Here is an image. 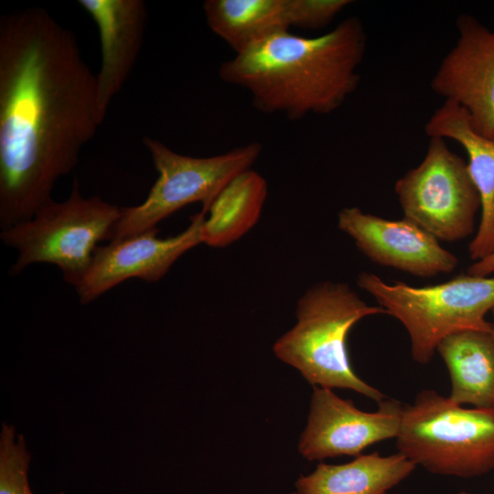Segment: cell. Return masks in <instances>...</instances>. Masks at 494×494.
I'll use <instances>...</instances> for the list:
<instances>
[{"instance_id": "6da1fadb", "label": "cell", "mask_w": 494, "mask_h": 494, "mask_svg": "<svg viewBox=\"0 0 494 494\" xmlns=\"http://www.w3.org/2000/svg\"><path fill=\"white\" fill-rule=\"evenodd\" d=\"M102 121L73 32L47 10L0 19V226L29 220Z\"/></svg>"}, {"instance_id": "7a4b0ae2", "label": "cell", "mask_w": 494, "mask_h": 494, "mask_svg": "<svg viewBox=\"0 0 494 494\" xmlns=\"http://www.w3.org/2000/svg\"><path fill=\"white\" fill-rule=\"evenodd\" d=\"M366 44L361 20L349 16L318 37L286 31L260 40L222 62L219 75L247 90L262 113L292 121L329 114L357 90Z\"/></svg>"}, {"instance_id": "3957f363", "label": "cell", "mask_w": 494, "mask_h": 494, "mask_svg": "<svg viewBox=\"0 0 494 494\" xmlns=\"http://www.w3.org/2000/svg\"><path fill=\"white\" fill-rule=\"evenodd\" d=\"M379 314L385 310L369 306L348 284L317 283L299 298L296 322L274 342V353L313 387L352 390L380 403L386 395L356 374L347 349L351 328Z\"/></svg>"}, {"instance_id": "277c9868", "label": "cell", "mask_w": 494, "mask_h": 494, "mask_svg": "<svg viewBox=\"0 0 494 494\" xmlns=\"http://www.w3.org/2000/svg\"><path fill=\"white\" fill-rule=\"evenodd\" d=\"M358 285L405 328L414 361L427 364L438 344L464 330L492 332L486 320L494 308V276L460 274L424 287L403 282L388 284L372 273L362 272Z\"/></svg>"}, {"instance_id": "5b68a950", "label": "cell", "mask_w": 494, "mask_h": 494, "mask_svg": "<svg viewBox=\"0 0 494 494\" xmlns=\"http://www.w3.org/2000/svg\"><path fill=\"white\" fill-rule=\"evenodd\" d=\"M398 452L428 472L458 478L494 469V408H466L433 390L404 404Z\"/></svg>"}, {"instance_id": "8992f818", "label": "cell", "mask_w": 494, "mask_h": 494, "mask_svg": "<svg viewBox=\"0 0 494 494\" xmlns=\"http://www.w3.org/2000/svg\"><path fill=\"white\" fill-rule=\"evenodd\" d=\"M121 208L94 196H81L77 180L69 198L52 199L29 220L2 231L3 242L18 252L10 269L18 274L35 263H52L74 286L88 270L98 243L110 240Z\"/></svg>"}, {"instance_id": "52a82bcc", "label": "cell", "mask_w": 494, "mask_h": 494, "mask_svg": "<svg viewBox=\"0 0 494 494\" xmlns=\"http://www.w3.org/2000/svg\"><path fill=\"white\" fill-rule=\"evenodd\" d=\"M143 143L159 176L143 203L121 208L110 242L156 228L194 202H201V211L207 213L224 188L251 169L263 151L260 143L252 142L220 155L194 157L177 154L157 139L145 137Z\"/></svg>"}, {"instance_id": "ba28073f", "label": "cell", "mask_w": 494, "mask_h": 494, "mask_svg": "<svg viewBox=\"0 0 494 494\" xmlns=\"http://www.w3.org/2000/svg\"><path fill=\"white\" fill-rule=\"evenodd\" d=\"M404 218L438 241L456 242L474 230L479 196L467 164L446 140L430 138L423 161L394 185Z\"/></svg>"}, {"instance_id": "9c48e42d", "label": "cell", "mask_w": 494, "mask_h": 494, "mask_svg": "<svg viewBox=\"0 0 494 494\" xmlns=\"http://www.w3.org/2000/svg\"><path fill=\"white\" fill-rule=\"evenodd\" d=\"M403 408L402 402L385 398L375 412H364L332 389L314 386L298 451L308 461L358 456L375 443L397 437Z\"/></svg>"}, {"instance_id": "30bf717a", "label": "cell", "mask_w": 494, "mask_h": 494, "mask_svg": "<svg viewBox=\"0 0 494 494\" xmlns=\"http://www.w3.org/2000/svg\"><path fill=\"white\" fill-rule=\"evenodd\" d=\"M205 217L203 211L191 216L188 227L173 237L159 238L157 228H154L98 246L88 270L75 285L81 302H91L129 278L159 281L180 256L202 243Z\"/></svg>"}, {"instance_id": "8fae6325", "label": "cell", "mask_w": 494, "mask_h": 494, "mask_svg": "<svg viewBox=\"0 0 494 494\" xmlns=\"http://www.w3.org/2000/svg\"><path fill=\"white\" fill-rule=\"evenodd\" d=\"M458 38L431 81L436 94L463 107L475 131L494 138V31L460 15Z\"/></svg>"}, {"instance_id": "7c38bea8", "label": "cell", "mask_w": 494, "mask_h": 494, "mask_svg": "<svg viewBox=\"0 0 494 494\" xmlns=\"http://www.w3.org/2000/svg\"><path fill=\"white\" fill-rule=\"evenodd\" d=\"M338 226L371 262L413 276L448 274L458 264L435 236L405 218L392 220L350 207L338 212Z\"/></svg>"}, {"instance_id": "4fadbf2b", "label": "cell", "mask_w": 494, "mask_h": 494, "mask_svg": "<svg viewBox=\"0 0 494 494\" xmlns=\"http://www.w3.org/2000/svg\"><path fill=\"white\" fill-rule=\"evenodd\" d=\"M94 20L101 41L102 65L96 74L97 105L103 122L139 56L147 19L142 0H79Z\"/></svg>"}, {"instance_id": "5bb4252c", "label": "cell", "mask_w": 494, "mask_h": 494, "mask_svg": "<svg viewBox=\"0 0 494 494\" xmlns=\"http://www.w3.org/2000/svg\"><path fill=\"white\" fill-rule=\"evenodd\" d=\"M430 137L458 143L468 156L467 169L479 196L481 217L478 231L468 246L473 262L494 252V138L478 134L467 112L452 101H445L424 125Z\"/></svg>"}, {"instance_id": "9a60e30c", "label": "cell", "mask_w": 494, "mask_h": 494, "mask_svg": "<svg viewBox=\"0 0 494 494\" xmlns=\"http://www.w3.org/2000/svg\"><path fill=\"white\" fill-rule=\"evenodd\" d=\"M415 467L399 452L361 454L340 465L321 462L313 472L299 476L290 494H389Z\"/></svg>"}, {"instance_id": "2e32d148", "label": "cell", "mask_w": 494, "mask_h": 494, "mask_svg": "<svg viewBox=\"0 0 494 494\" xmlns=\"http://www.w3.org/2000/svg\"><path fill=\"white\" fill-rule=\"evenodd\" d=\"M436 351L450 376L449 399L463 405L494 408V335L464 330L445 338Z\"/></svg>"}, {"instance_id": "e0dca14e", "label": "cell", "mask_w": 494, "mask_h": 494, "mask_svg": "<svg viewBox=\"0 0 494 494\" xmlns=\"http://www.w3.org/2000/svg\"><path fill=\"white\" fill-rule=\"evenodd\" d=\"M202 6L209 29L235 54L291 28L287 0H206Z\"/></svg>"}, {"instance_id": "ac0fdd59", "label": "cell", "mask_w": 494, "mask_h": 494, "mask_svg": "<svg viewBox=\"0 0 494 494\" xmlns=\"http://www.w3.org/2000/svg\"><path fill=\"white\" fill-rule=\"evenodd\" d=\"M266 197L267 184L259 173L249 169L237 176L209 208L202 243L223 248L241 239L257 223Z\"/></svg>"}, {"instance_id": "d6986e66", "label": "cell", "mask_w": 494, "mask_h": 494, "mask_svg": "<svg viewBox=\"0 0 494 494\" xmlns=\"http://www.w3.org/2000/svg\"><path fill=\"white\" fill-rule=\"evenodd\" d=\"M30 454L22 435L3 424L0 435V494H33L27 479ZM59 494H63L62 492Z\"/></svg>"}, {"instance_id": "ffe728a7", "label": "cell", "mask_w": 494, "mask_h": 494, "mask_svg": "<svg viewBox=\"0 0 494 494\" xmlns=\"http://www.w3.org/2000/svg\"><path fill=\"white\" fill-rule=\"evenodd\" d=\"M351 3L349 0H287L290 27L321 29Z\"/></svg>"}, {"instance_id": "44dd1931", "label": "cell", "mask_w": 494, "mask_h": 494, "mask_svg": "<svg viewBox=\"0 0 494 494\" xmlns=\"http://www.w3.org/2000/svg\"><path fill=\"white\" fill-rule=\"evenodd\" d=\"M494 273V252L482 260L474 262L467 269V274L477 276H489Z\"/></svg>"}, {"instance_id": "7402d4cb", "label": "cell", "mask_w": 494, "mask_h": 494, "mask_svg": "<svg viewBox=\"0 0 494 494\" xmlns=\"http://www.w3.org/2000/svg\"><path fill=\"white\" fill-rule=\"evenodd\" d=\"M492 315H493V322L491 324H492V333L494 335V308L492 310Z\"/></svg>"}, {"instance_id": "603a6c76", "label": "cell", "mask_w": 494, "mask_h": 494, "mask_svg": "<svg viewBox=\"0 0 494 494\" xmlns=\"http://www.w3.org/2000/svg\"><path fill=\"white\" fill-rule=\"evenodd\" d=\"M458 494H470V493H468L467 491H460Z\"/></svg>"}]
</instances>
